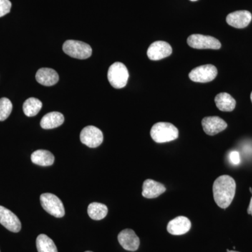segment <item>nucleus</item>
I'll return each mask as SVG.
<instances>
[{"mask_svg":"<svg viewBox=\"0 0 252 252\" xmlns=\"http://www.w3.org/2000/svg\"><path fill=\"white\" fill-rule=\"evenodd\" d=\"M11 8V2L9 0H0V18L9 14Z\"/></svg>","mask_w":252,"mask_h":252,"instance_id":"24","label":"nucleus"},{"mask_svg":"<svg viewBox=\"0 0 252 252\" xmlns=\"http://www.w3.org/2000/svg\"><path fill=\"white\" fill-rule=\"evenodd\" d=\"M40 202L43 209L50 215L56 218H61L64 216V205L63 202L56 195L52 193L41 194Z\"/></svg>","mask_w":252,"mask_h":252,"instance_id":"5","label":"nucleus"},{"mask_svg":"<svg viewBox=\"0 0 252 252\" xmlns=\"http://www.w3.org/2000/svg\"><path fill=\"white\" fill-rule=\"evenodd\" d=\"M252 15L246 10L230 13L226 17V22L232 27L242 29L246 28L251 22Z\"/></svg>","mask_w":252,"mask_h":252,"instance_id":"13","label":"nucleus"},{"mask_svg":"<svg viewBox=\"0 0 252 252\" xmlns=\"http://www.w3.org/2000/svg\"><path fill=\"white\" fill-rule=\"evenodd\" d=\"M36 245L38 252H58L54 242L45 234L38 235Z\"/></svg>","mask_w":252,"mask_h":252,"instance_id":"21","label":"nucleus"},{"mask_svg":"<svg viewBox=\"0 0 252 252\" xmlns=\"http://www.w3.org/2000/svg\"><path fill=\"white\" fill-rule=\"evenodd\" d=\"M13 106L11 101L6 97L0 99V122L6 120L11 114Z\"/></svg>","mask_w":252,"mask_h":252,"instance_id":"23","label":"nucleus"},{"mask_svg":"<svg viewBox=\"0 0 252 252\" xmlns=\"http://www.w3.org/2000/svg\"><path fill=\"white\" fill-rule=\"evenodd\" d=\"M229 160L233 165H239L241 161L240 159V155L238 152L237 151H233L229 154Z\"/></svg>","mask_w":252,"mask_h":252,"instance_id":"25","label":"nucleus"},{"mask_svg":"<svg viewBox=\"0 0 252 252\" xmlns=\"http://www.w3.org/2000/svg\"><path fill=\"white\" fill-rule=\"evenodd\" d=\"M251 100H252V94H251Z\"/></svg>","mask_w":252,"mask_h":252,"instance_id":"29","label":"nucleus"},{"mask_svg":"<svg viewBox=\"0 0 252 252\" xmlns=\"http://www.w3.org/2000/svg\"><path fill=\"white\" fill-rule=\"evenodd\" d=\"M118 240L124 250L127 251L135 252L140 247V238L132 229L123 230L118 235Z\"/></svg>","mask_w":252,"mask_h":252,"instance_id":"11","label":"nucleus"},{"mask_svg":"<svg viewBox=\"0 0 252 252\" xmlns=\"http://www.w3.org/2000/svg\"><path fill=\"white\" fill-rule=\"evenodd\" d=\"M189 46L196 49H220L221 44L218 39L211 36L194 34L189 36L187 39Z\"/></svg>","mask_w":252,"mask_h":252,"instance_id":"6","label":"nucleus"},{"mask_svg":"<svg viewBox=\"0 0 252 252\" xmlns=\"http://www.w3.org/2000/svg\"><path fill=\"white\" fill-rule=\"evenodd\" d=\"M0 223L13 233H18L21 229L19 219L11 210L0 205Z\"/></svg>","mask_w":252,"mask_h":252,"instance_id":"10","label":"nucleus"},{"mask_svg":"<svg viewBox=\"0 0 252 252\" xmlns=\"http://www.w3.org/2000/svg\"><path fill=\"white\" fill-rule=\"evenodd\" d=\"M31 160L33 163L39 166H50L54 164V154L47 150H36L31 155Z\"/></svg>","mask_w":252,"mask_h":252,"instance_id":"19","label":"nucleus"},{"mask_svg":"<svg viewBox=\"0 0 252 252\" xmlns=\"http://www.w3.org/2000/svg\"><path fill=\"white\" fill-rule=\"evenodd\" d=\"M191 228V222L187 217L180 216L170 220L167 224V230L173 235H182L188 233Z\"/></svg>","mask_w":252,"mask_h":252,"instance_id":"14","label":"nucleus"},{"mask_svg":"<svg viewBox=\"0 0 252 252\" xmlns=\"http://www.w3.org/2000/svg\"><path fill=\"white\" fill-rule=\"evenodd\" d=\"M93 252L87 251V252Z\"/></svg>","mask_w":252,"mask_h":252,"instance_id":"30","label":"nucleus"},{"mask_svg":"<svg viewBox=\"0 0 252 252\" xmlns=\"http://www.w3.org/2000/svg\"><path fill=\"white\" fill-rule=\"evenodd\" d=\"M250 191H251V193H252V188H250ZM248 213L249 214V215H252V197L251 198V200H250V205H249Z\"/></svg>","mask_w":252,"mask_h":252,"instance_id":"26","label":"nucleus"},{"mask_svg":"<svg viewBox=\"0 0 252 252\" xmlns=\"http://www.w3.org/2000/svg\"><path fill=\"white\" fill-rule=\"evenodd\" d=\"M190 1H198V0H190Z\"/></svg>","mask_w":252,"mask_h":252,"instance_id":"27","label":"nucleus"},{"mask_svg":"<svg viewBox=\"0 0 252 252\" xmlns=\"http://www.w3.org/2000/svg\"><path fill=\"white\" fill-rule=\"evenodd\" d=\"M217 107L221 112H232L236 106V101L227 93H220L215 99Z\"/></svg>","mask_w":252,"mask_h":252,"instance_id":"18","label":"nucleus"},{"mask_svg":"<svg viewBox=\"0 0 252 252\" xmlns=\"http://www.w3.org/2000/svg\"><path fill=\"white\" fill-rule=\"evenodd\" d=\"M151 137L157 143H165L177 140L179 130L170 123L158 122L154 124L151 129Z\"/></svg>","mask_w":252,"mask_h":252,"instance_id":"2","label":"nucleus"},{"mask_svg":"<svg viewBox=\"0 0 252 252\" xmlns=\"http://www.w3.org/2000/svg\"><path fill=\"white\" fill-rule=\"evenodd\" d=\"M42 107V102L35 97H31L25 101L23 103V112L28 117H32L36 116L40 112Z\"/></svg>","mask_w":252,"mask_h":252,"instance_id":"22","label":"nucleus"},{"mask_svg":"<svg viewBox=\"0 0 252 252\" xmlns=\"http://www.w3.org/2000/svg\"><path fill=\"white\" fill-rule=\"evenodd\" d=\"M107 78L111 86L114 89H123L128 81V70L124 63H114L109 68Z\"/></svg>","mask_w":252,"mask_h":252,"instance_id":"3","label":"nucleus"},{"mask_svg":"<svg viewBox=\"0 0 252 252\" xmlns=\"http://www.w3.org/2000/svg\"><path fill=\"white\" fill-rule=\"evenodd\" d=\"M63 50L67 56L74 59H87L92 55L91 46L80 41H66L63 44Z\"/></svg>","mask_w":252,"mask_h":252,"instance_id":"4","label":"nucleus"},{"mask_svg":"<svg viewBox=\"0 0 252 252\" xmlns=\"http://www.w3.org/2000/svg\"><path fill=\"white\" fill-rule=\"evenodd\" d=\"M236 183L229 175H221L215 181L212 187L215 203L221 209H226L233 202Z\"/></svg>","mask_w":252,"mask_h":252,"instance_id":"1","label":"nucleus"},{"mask_svg":"<svg viewBox=\"0 0 252 252\" xmlns=\"http://www.w3.org/2000/svg\"><path fill=\"white\" fill-rule=\"evenodd\" d=\"M166 190L165 186L153 180H146L142 186V196L146 198H158Z\"/></svg>","mask_w":252,"mask_h":252,"instance_id":"15","label":"nucleus"},{"mask_svg":"<svg viewBox=\"0 0 252 252\" xmlns=\"http://www.w3.org/2000/svg\"><path fill=\"white\" fill-rule=\"evenodd\" d=\"M202 126L207 135L213 136L226 128V122L219 117H205L202 120Z\"/></svg>","mask_w":252,"mask_h":252,"instance_id":"12","label":"nucleus"},{"mask_svg":"<svg viewBox=\"0 0 252 252\" xmlns=\"http://www.w3.org/2000/svg\"><path fill=\"white\" fill-rule=\"evenodd\" d=\"M103 134L97 127L89 126L81 130V142L90 148H96L103 142Z\"/></svg>","mask_w":252,"mask_h":252,"instance_id":"8","label":"nucleus"},{"mask_svg":"<svg viewBox=\"0 0 252 252\" xmlns=\"http://www.w3.org/2000/svg\"><path fill=\"white\" fill-rule=\"evenodd\" d=\"M218 71L212 64H205L194 68L189 73V78L194 82L207 83L213 81L216 78Z\"/></svg>","mask_w":252,"mask_h":252,"instance_id":"7","label":"nucleus"},{"mask_svg":"<svg viewBox=\"0 0 252 252\" xmlns=\"http://www.w3.org/2000/svg\"><path fill=\"white\" fill-rule=\"evenodd\" d=\"M172 53L171 46L168 43L163 41H157L149 46L147 50V56L152 61H160L168 57Z\"/></svg>","mask_w":252,"mask_h":252,"instance_id":"9","label":"nucleus"},{"mask_svg":"<svg viewBox=\"0 0 252 252\" xmlns=\"http://www.w3.org/2000/svg\"><path fill=\"white\" fill-rule=\"evenodd\" d=\"M108 213V208L105 205L99 203H92L88 207V214L94 220H102Z\"/></svg>","mask_w":252,"mask_h":252,"instance_id":"20","label":"nucleus"},{"mask_svg":"<svg viewBox=\"0 0 252 252\" xmlns=\"http://www.w3.org/2000/svg\"><path fill=\"white\" fill-rule=\"evenodd\" d=\"M227 252H236V251H228Z\"/></svg>","mask_w":252,"mask_h":252,"instance_id":"28","label":"nucleus"},{"mask_svg":"<svg viewBox=\"0 0 252 252\" xmlns=\"http://www.w3.org/2000/svg\"><path fill=\"white\" fill-rule=\"evenodd\" d=\"M64 118L63 114L58 112L48 113L41 119L40 126L42 128L54 129L59 127L64 123Z\"/></svg>","mask_w":252,"mask_h":252,"instance_id":"17","label":"nucleus"},{"mask_svg":"<svg viewBox=\"0 0 252 252\" xmlns=\"http://www.w3.org/2000/svg\"><path fill=\"white\" fill-rule=\"evenodd\" d=\"M36 80L43 86H54L59 81V75L56 71L51 68H41L36 72Z\"/></svg>","mask_w":252,"mask_h":252,"instance_id":"16","label":"nucleus"}]
</instances>
